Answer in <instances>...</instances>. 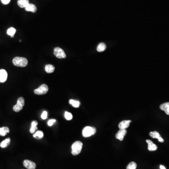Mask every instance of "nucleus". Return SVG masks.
<instances>
[{"label":"nucleus","instance_id":"1","mask_svg":"<svg viewBox=\"0 0 169 169\" xmlns=\"http://www.w3.org/2000/svg\"><path fill=\"white\" fill-rule=\"evenodd\" d=\"M13 64L16 66L24 67L28 64V60L26 58L22 57H16L12 61Z\"/></svg>","mask_w":169,"mask_h":169},{"label":"nucleus","instance_id":"2","mask_svg":"<svg viewBox=\"0 0 169 169\" xmlns=\"http://www.w3.org/2000/svg\"><path fill=\"white\" fill-rule=\"evenodd\" d=\"M83 143L80 141H77L73 143L72 146V153L73 155H77L80 154L82 149Z\"/></svg>","mask_w":169,"mask_h":169},{"label":"nucleus","instance_id":"3","mask_svg":"<svg viewBox=\"0 0 169 169\" xmlns=\"http://www.w3.org/2000/svg\"><path fill=\"white\" fill-rule=\"evenodd\" d=\"M96 133V129L90 126H86L82 131V135L84 137H89L95 134Z\"/></svg>","mask_w":169,"mask_h":169},{"label":"nucleus","instance_id":"4","mask_svg":"<svg viewBox=\"0 0 169 169\" xmlns=\"http://www.w3.org/2000/svg\"><path fill=\"white\" fill-rule=\"evenodd\" d=\"M25 105V99L22 97L18 98L17 99V103L16 105H14L13 108V110L15 112H18L23 109V107Z\"/></svg>","mask_w":169,"mask_h":169},{"label":"nucleus","instance_id":"5","mask_svg":"<svg viewBox=\"0 0 169 169\" xmlns=\"http://www.w3.org/2000/svg\"><path fill=\"white\" fill-rule=\"evenodd\" d=\"M48 87L46 84H42L39 88L35 89L34 93L36 95H43L46 94L48 92Z\"/></svg>","mask_w":169,"mask_h":169},{"label":"nucleus","instance_id":"6","mask_svg":"<svg viewBox=\"0 0 169 169\" xmlns=\"http://www.w3.org/2000/svg\"><path fill=\"white\" fill-rule=\"evenodd\" d=\"M54 54L55 56L57 57L58 58H65L66 57V54H65L64 50H63L62 48H60L59 47H56V48H54Z\"/></svg>","mask_w":169,"mask_h":169},{"label":"nucleus","instance_id":"7","mask_svg":"<svg viewBox=\"0 0 169 169\" xmlns=\"http://www.w3.org/2000/svg\"><path fill=\"white\" fill-rule=\"evenodd\" d=\"M23 165L27 169H35L36 165L35 163L29 160H25L23 162Z\"/></svg>","mask_w":169,"mask_h":169},{"label":"nucleus","instance_id":"8","mask_svg":"<svg viewBox=\"0 0 169 169\" xmlns=\"http://www.w3.org/2000/svg\"><path fill=\"white\" fill-rule=\"evenodd\" d=\"M127 131L126 129H120L118 133L116 134V138L120 141H122Z\"/></svg>","mask_w":169,"mask_h":169},{"label":"nucleus","instance_id":"9","mask_svg":"<svg viewBox=\"0 0 169 169\" xmlns=\"http://www.w3.org/2000/svg\"><path fill=\"white\" fill-rule=\"evenodd\" d=\"M8 73L4 69L0 70V83H4L7 80Z\"/></svg>","mask_w":169,"mask_h":169},{"label":"nucleus","instance_id":"10","mask_svg":"<svg viewBox=\"0 0 169 169\" xmlns=\"http://www.w3.org/2000/svg\"><path fill=\"white\" fill-rule=\"evenodd\" d=\"M150 135L153 138H156L158 139V141L160 142H164L163 139L161 137L160 134L157 131H152L150 133Z\"/></svg>","mask_w":169,"mask_h":169},{"label":"nucleus","instance_id":"11","mask_svg":"<svg viewBox=\"0 0 169 169\" xmlns=\"http://www.w3.org/2000/svg\"><path fill=\"white\" fill-rule=\"evenodd\" d=\"M131 120H124L119 124V128L120 129H126L128 128L130 126V124L131 122Z\"/></svg>","mask_w":169,"mask_h":169},{"label":"nucleus","instance_id":"12","mask_svg":"<svg viewBox=\"0 0 169 169\" xmlns=\"http://www.w3.org/2000/svg\"><path fill=\"white\" fill-rule=\"evenodd\" d=\"M147 143L148 144V150L149 151H155L157 149V145L153 143L152 141L149 139H147L146 141Z\"/></svg>","mask_w":169,"mask_h":169},{"label":"nucleus","instance_id":"13","mask_svg":"<svg viewBox=\"0 0 169 169\" xmlns=\"http://www.w3.org/2000/svg\"><path fill=\"white\" fill-rule=\"evenodd\" d=\"M29 4V0H18L17 1V4L21 8H25Z\"/></svg>","mask_w":169,"mask_h":169},{"label":"nucleus","instance_id":"14","mask_svg":"<svg viewBox=\"0 0 169 169\" xmlns=\"http://www.w3.org/2000/svg\"><path fill=\"white\" fill-rule=\"evenodd\" d=\"M38 124V122L36 120L32 121V122L31 123V127L30 130V132L31 134H33L35 133L36 131L38 129V127H37Z\"/></svg>","mask_w":169,"mask_h":169},{"label":"nucleus","instance_id":"15","mask_svg":"<svg viewBox=\"0 0 169 169\" xmlns=\"http://www.w3.org/2000/svg\"><path fill=\"white\" fill-rule=\"evenodd\" d=\"M25 10L27 12H32L35 13L36 12L37 9L35 5L32 4H29L27 7L25 8Z\"/></svg>","mask_w":169,"mask_h":169},{"label":"nucleus","instance_id":"16","mask_svg":"<svg viewBox=\"0 0 169 169\" xmlns=\"http://www.w3.org/2000/svg\"><path fill=\"white\" fill-rule=\"evenodd\" d=\"M160 109L165 111L166 114L169 115V103H164L160 105Z\"/></svg>","mask_w":169,"mask_h":169},{"label":"nucleus","instance_id":"17","mask_svg":"<svg viewBox=\"0 0 169 169\" xmlns=\"http://www.w3.org/2000/svg\"><path fill=\"white\" fill-rule=\"evenodd\" d=\"M9 133V129L7 127H2L0 128V135L5 136L8 133Z\"/></svg>","mask_w":169,"mask_h":169},{"label":"nucleus","instance_id":"18","mask_svg":"<svg viewBox=\"0 0 169 169\" xmlns=\"http://www.w3.org/2000/svg\"><path fill=\"white\" fill-rule=\"evenodd\" d=\"M10 139L9 138L6 139H5L4 141H2L1 144H0V147L1 148H5L8 146L10 144Z\"/></svg>","mask_w":169,"mask_h":169},{"label":"nucleus","instance_id":"19","mask_svg":"<svg viewBox=\"0 0 169 169\" xmlns=\"http://www.w3.org/2000/svg\"><path fill=\"white\" fill-rule=\"evenodd\" d=\"M44 136L43 133L41 131H37L33 134V137L37 139H41Z\"/></svg>","mask_w":169,"mask_h":169},{"label":"nucleus","instance_id":"20","mask_svg":"<svg viewBox=\"0 0 169 169\" xmlns=\"http://www.w3.org/2000/svg\"><path fill=\"white\" fill-rule=\"evenodd\" d=\"M55 67L51 64H47L45 66V71L48 73H51L54 72Z\"/></svg>","mask_w":169,"mask_h":169},{"label":"nucleus","instance_id":"21","mask_svg":"<svg viewBox=\"0 0 169 169\" xmlns=\"http://www.w3.org/2000/svg\"><path fill=\"white\" fill-rule=\"evenodd\" d=\"M16 32V30L13 27L9 28L7 31V34L10 36L12 38L14 37Z\"/></svg>","mask_w":169,"mask_h":169},{"label":"nucleus","instance_id":"22","mask_svg":"<svg viewBox=\"0 0 169 169\" xmlns=\"http://www.w3.org/2000/svg\"><path fill=\"white\" fill-rule=\"evenodd\" d=\"M69 103L74 108H79L80 105V102H79V101H77V100H74L73 99L70 100Z\"/></svg>","mask_w":169,"mask_h":169},{"label":"nucleus","instance_id":"23","mask_svg":"<svg viewBox=\"0 0 169 169\" xmlns=\"http://www.w3.org/2000/svg\"><path fill=\"white\" fill-rule=\"evenodd\" d=\"M106 48V46L105 44L104 43H101L97 47V51L99 52H102L104 51Z\"/></svg>","mask_w":169,"mask_h":169},{"label":"nucleus","instance_id":"24","mask_svg":"<svg viewBox=\"0 0 169 169\" xmlns=\"http://www.w3.org/2000/svg\"><path fill=\"white\" fill-rule=\"evenodd\" d=\"M136 167H137V164L134 162H131L127 165L126 169H136Z\"/></svg>","mask_w":169,"mask_h":169},{"label":"nucleus","instance_id":"25","mask_svg":"<svg viewBox=\"0 0 169 169\" xmlns=\"http://www.w3.org/2000/svg\"><path fill=\"white\" fill-rule=\"evenodd\" d=\"M64 117L66 120H71L72 119L73 116L72 113L68 112V111H65L64 113Z\"/></svg>","mask_w":169,"mask_h":169},{"label":"nucleus","instance_id":"26","mask_svg":"<svg viewBox=\"0 0 169 169\" xmlns=\"http://www.w3.org/2000/svg\"><path fill=\"white\" fill-rule=\"evenodd\" d=\"M41 118L43 120H45V119L47 118H48V113H47V111H44L43 112L42 114H41Z\"/></svg>","mask_w":169,"mask_h":169},{"label":"nucleus","instance_id":"27","mask_svg":"<svg viewBox=\"0 0 169 169\" xmlns=\"http://www.w3.org/2000/svg\"><path fill=\"white\" fill-rule=\"evenodd\" d=\"M56 122V119H51V120H49L48 121V126H51Z\"/></svg>","mask_w":169,"mask_h":169},{"label":"nucleus","instance_id":"28","mask_svg":"<svg viewBox=\"0 0 169 169\" xmlns=\"http://www.w3.org/2000/svg\"><path fill=\"white\" fill-rule=\"evenodd\" d=\"M10 1L11 0H1L2 4L5 5L8 4L10 2Z\"/></svg>","mask_w":169,"mask_h":169},{"label":"nucleus","instance_id":"29","mask_svg":"<svg viewBox=\"0 0 169 169\" xmlns=\"http://www.w3.org/2000/svg\"><path fill=\"white\" fill-rule=\"evenodd\" d=\"M160 168L161 169H166L165 167L164 166L162 165H160Z\"/></svg>","mask_w":169,"mask_h":169},{"label":"nucleus","instance_id":"30","mask_svg":"<svg viewBox=\"0 0 169 169\" xmlns=\"http://www.w3.org/2000/svg\"><path fill=\"white\" fill-rule=\"evenodd\" d=\"M20 42H21V40H20Z\"/></svg>","mask_w":169,"mask_h":169}]
</instances>
